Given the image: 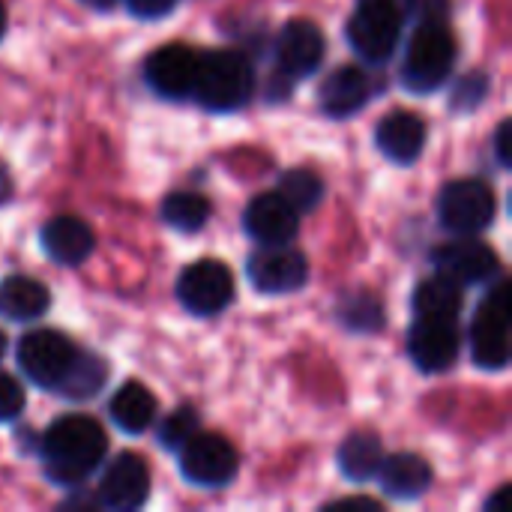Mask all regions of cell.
<instances>
[{
	"mask_svg": "<svg viewBox=\"0 0 512 512\" xmlns=\"http://www.w3.org/2000/svg\"><path fill=\"white\" fill-rule=\"evenodd\" d=\"M105 453V429L87 414L57 417L39 441L45 477L57 486H81L105 462Z\"/></svg>",
	"mask_w": 512,
	"mask_h": 512,
	"instance_id": "obj_1",
	"label": "cell"
},
{
	"mask_svg": "<svg viewBox=\"0 0 512 512\" xmlns=\"http://www.w3.org/2000/svg\"><path fill=\"white\" fill-rule=\"evenodd\" d=\"M255 87L252 63L240 51H207L198 57L192 99L216 114L240 111Z\"/></svg>",
	"mask_w": 512,
	"mask_h": 512,
	"instance_id": "obj_2",
	"label": "cell"
},
{
	"mask_svg": "<svg viewBox=\"0 0 512 512\" xmlns=\"http://www.w3.org/2000/svg\"><path fill=\"white\" fill-rule=\"evenodd\" d=\"M456 36L444 24V18H426L411 33L405 63H402V81L411 93H432L438 90L453 66H456Z\"/></svg>",
	"mask_w": 512,
	"mask_h": 512,
	"instance_id": "obj_3",
	"label": "cell"
},
{
	"mask_svg": "<svg viewBox=\"0 0 512 512\" xmlns=\"http://www.w3.org/2000/svg\"><path fill=\"white\" fill-rule=\"evenodd\" d=\"M408 9L411 0H360L348 21L351 48L369 63L390 60L399 45Z\"/></svg>",
	"mask_w": 512,
	"mask_h": 512,
	"instance_id": "obj_4",
	"label": "cell"
},
{
	"mask_svg": "<svg viewBox=\"0 0 512 512\" xmlns=\"http://www.w3.org/2000/svg\"><path fill=\"white\" fill-rule=\"evenodd\" d=\"M512 291L504 276L495 279L471 324V357L486 372H501L510 363Z\"/></svg>",
	"mask_w": 512,
	"mask_h": 512,
	"instance_id": "obj_5",
	"label": "cell"
},
{
	"mask_svg": "<svg viewBox=\"0 0 512 512\" xmlns=\"http://www.w3.org/2000/svg\"><path fill=\"white\" fill-rule=\"evenodd\" d=\"M438 219L447 231L471 237L495 222V192L489 183L462 177L438 192Z\"/></svg>",
	"mask_w": 512,
	"mask_h": 512,
	"instance_id": "obj_6",
	"label": "cell"
},
{
	"mask_svg": "<svg viewBox=\"0 0 512 512\" xmlns=\"http://www.w3.org/2000/svg\"><path fill=\"white\" fill-rule=\"evenodd\" d=\"M78 354L81 351L57 330H33V333H27V336H21L18 351H15L21 372L36 387L51 390V393L60 390L66 375L72 372Z\"/></svg>",
	"mask_w": 512,
	"mask_h": 512,
	"instance_id": "obj_7",
	"label": "cell"
},
{
	"mask_svg": "<svg viewBox=\"0 0 512 512\" xmlns=\"http://www.w3.org/2000/svg\"><path fill=\"white\" fill-rule=\"evenodd\" d=\"M180 474L198 489H222L237 477L240 456L234 444L216 432H195L180 450Z\"/></svg>",
	"mask_w": 512,
	"mask_h": 512,
	"instance_id": "obj_8",
	"label": "cell"
},
{
	"mask_svg": "<svg viewBox=\"0 0 512 512\" xmlns=\"http://www.w3.org/2000/svg\"><path fill=\"white\" fill-rule=\"evenodd\" d=\"M177 300L195 318H216L234 300V276L222 261H195L177 279Z\"/></svg>",
	"mask_w": 512,
	"mask_h": 512,
	"instance_id": "obj_9",
	"label": "cell"
},
{
	"mask_svg": "<svg viewBox=\"0 0 512 512\" xmlns=\"http://www.w3.org/2000/svg\"><path fill=\"white\" fill-rule=\"evenodd\" d=\"M246 276L255 291L282 297V294H294L306 285L309 261L300 249H291L288 243L264 246L246 261Z\"/></svg>",
	"mask_w": 512,
	"mask_h": 512,
	"instance_id": "obj_10",
	"label": "cell"
},
{
	"mask_svg": "<svg viewBox=\"0 0 512 512\" xmlns=\"http://www.w3.org/2000/svg\"><path fill=\"white\" fill-rule=\"evenodd\" d=\"M150 495V471L141 456L120 453L99 477L96 507L108 512H132L144 507Z\"/></svg>",
	"mask_w": 512,
	"mask_h": 512,
	"instance_id": "obj_11",
	"label": "cell"
},
{
	"mask_svg": "<svg viewBox=\"0 0 512 512\" xmlns=\"http://www.w3.org/2000/svg\"><path fill=\"white\" fill-rule=\"evenodd\" d=\"M324 51H327V42H324V33L318 30V24H312L306 18L288 21L276 36L279 81L291 84V81L309 78L312 72H318Z\"/></svg>",
	"mask_w": 512,
	"mask_h": 512,
	"instance_id": "obj_12",
	"label": "cell"
},
{
	"mask_svg": "<svg viewBox=\"0 0 512 512\" xmlns=\"http://www.w3.org/2000/svg\"><path fill=\"white\" fill-rule=\"evenodd\" d=\"M462 351V333L456 321L417 318L408 330V357L426 375L447 372Z\"/></svg>",
	"mask_w": 512,
	"mask_h": 512,
	"instance_id": "obj_13",
	"label": "cell"
},
{
	"mask_svg": "<svg viewBox=\"0 0 512 512\" xmlns=\"http://www.w3.org/2000/svg\"><path fill=\"white\" fill-rule=\"evenodd\" d=\"M432 261H435L438 276L456 282L459 288L489 282L501 273V261H498L495 249L480 240H471V237H459L453 243L438 246Z\"/></svg>",
	"mask_w": 512,
	"mask_h": 512,
	"instance_id": "obj_14",
	"label": "cell"
},
{
	"mask_svg": "<svg viewBox=\"0 0 512 512\" xmlns=\"http://www.w3.org/2000/svg\"><path fill=\"white\" fill-rule=\"evenodd\" d=\"M195 75H198V54L180 42L156 48L144 63V78H147L150 90L171 102L192 99Z\"/></svg>",
	"mask_w": 512,
	"mask_h": 512,
	"instance_id": "obj_15",
	"label": "cell"
},
{
	"mask_svg": "<svg viewBox=\"0 0 512 512\" xmlns=\"http://www.w3.org/2000/svg\"><path fill=\"white\" fill-rule=\"evenodd\" d=\"M243 228L261 246H282L297 237L300 213L279 192H267V195H258L255 201H249V207L243 213Z\"/></svg>",
	"mask_w": 512,
	"mask_h": 512,
	"instance_id": "obj_16",
	"label": "cell"
},
{
	"mask_svg": "<svg viewBox=\"0 0 512 512\" xmlns=\"http://www.w3.org/2000/svg\"><path fill=\"white\" fill-rule=\"evenodd\" d=\"M375 144L393 165H414L426 147V120L411 111H393L378 123Z\"/></svg>",
	"mask_w": 512,
	"mask_h": 512,
	"instance_id": "obj_17",
	"label": "cell"
},
{
	"mask_svg": "<svg viewBox=\"0 0 512 512\" xmlns=\"http://www.w3.org/2000/svg\"><path fill=\"white\" fill-rule=\"evenodd\" d=\"M39 243L45 249V255L54 261V264H63V267H78L90 258L93 246H96V237L90 231V225L78 216H57V219H48L39 231Z\"/></svg>",
	"mask_w": 512,
	"mask_h": 512,
	"instance_id": "obj_18",
	"label": "cell"
},
{
	"mask_svg": "<svg viewBox=\"0 0 512 512\" xmlns=\"http://www.w3.org/2000/svg\"><path fill=\"white\" fill-rule=\"evenodd\" d=\"M372 96V81L360 66H339L330 72L318 90V105L327 117L345 120L354 117Z\"/></svg>",
	"mask_w": 512,
	"mask_h": 512,
	"instance_id": "obj_19",
	"label": "cell"
},
{
	"mask_svg": "<svg viewBox=\"0 0 512 512\" xmlns=\"http://www.w3.org/2000/svg\"><path fill=\"white\" fill-rule=\"evenodd\" d=\"M378 477H381V489L393 501H402V504L423 498L432 486V468L417 453H396L384 459L378 468Z\"/></svg>",
	"mask_w": 512,
	"mask_h": 512,
	"instance_id": "obj_20",
	"label": "cell"
},
{
	"mask_svg": "<svg viewBox=\"0 0 512 512\" xmlns=\"http://www.w3.org/2000/svg\"><path fill=\"white\" fill-rule=\"evenodd\" d=\"M51 306V294L39 279L30 276H9L0 282V318L12 324L39 321Z\"/></svg>",
	"mask_w": 512,
	"mask_h": 512,
	"instance_id": "obj_21",
	"label": "cell"
},
{
	"mask_svg": "<svg viewBox=\"0 0 512 512\" xmlns=\"http://www.w3.org/2000/svg\"><path fill=\"white\" fill-rule=\"evenodd\" d=\"M108 414L114 420V426L126 435H141L153 426L156 417V399L153 393L138 384V381H126L108 402Z\"/></svg>",
	"mask_w": 512,
	"mask_h": 512,
	"instance_id": "obj_22",
	"label": "cell"
},
{
	"mask_svg": "<svg viewBox=\"0 0 512 512\" xmlns=\"http://www.w3.org/2000/svg\"><path fill=\"white\" fill-rule=\"evenodd\" d=\"M336 462L342 477H348L351 483H369L372 477H378V468L384 462V444L375 432H354L342 441Z\"/></svg>",
	"mask_w": 512,
	"mask_h": 512,
	"instance_id": "obj_23",
	"label": "cell"
},
{
	"mask_svg": "<svg viewBox=\"0 0 512 512\" xmlns=\"http://www.w3.org/2000/svg\"><path fill=\"white\" fill-rule=\"evenodd\" d=\"M414 312L417 318H441L456 321L462 312V288L444 276H432L417 285L414 291Z\"/></svg>",
	"mask_w": 512,
	"mask_h": 512,
	"instance_id": "obj_24",
	"label": "cell"
},
{
	"mask_svg": "<svg viewBox=\"0 0 512 512\" xmlns=\"http://www.w3.org/2000/svg\"><path fill=\"white\" fill-rule=\"evenodd\" d=\"M336 318L345 330L351 333H378L387 321L384 306L375 294L357 291V294H342L336 306Z\"/></svg>",
	"mask_w": 512,
	"mask_h": 512,
	"instance_id": "obj_25",
	"label": "cell"
},
{
	"mask_svg": "<svg viewBox=\"0 0 512 512\" xmlns=\"http://www.w3.org/2000/svg\"><path fill=\"white\" fill-rule=\"evenodd\" d=\"M210 201L198 192H174L162 201V219L168 228L195 234L210 222Z\"/></svg>",
	"mask_w": 512,
	"mask_h": 512,
	"instance_id": "obj_26",
	"label": "cell"
},
{
	"mask_svg": "<svg viewBox=\"0 0 512 512\" xmlns=\"http://www.w3.org/2000/svg\"><path fill=\"white\" fill-rule=\"evenodd\" d=\"M105 381H108V366H105V360H99L96 354H90V351H81L78 354V360H75V366H72V372L66 375V381L60 384V396H66V399H93L102 387H105Z\"/></svg>",
	"mask_w": 512,
	"mask_h": 512,
	"instance_id": "obj_27",
	"label": "cell"
},
{
	"mask_svg": "<svg viewBox=\"0 0 512 512\" xmlns=\"http://www.w3.org/2000/svg\"><path fill=\"white\" fill-rule=\"evenodd\" d=\"M279 195L297 210V213H309L321 204L324 198V183L315 171L309 168H291L282 174L279 180Z\"/></svg>",
	"mask_w": 512,
	"mask_h": 512,
	"instance_id": "obj_28",
	"label": "cell"
},
{
	"mask_svg": "<svg viewBox=\"0 0 512 512\" xmlns=\"http://www.w3.org/2000/svg\"><path fill=\"white\" fill-rule=\"evenodd\" d=\"M195 432H198V411L192 405H180L177 411H171L162 420V426H159V444L168 453H177Z\"/></svg>",
	"mask_w": 512,
	"mask_h": 512,
	"instance_id": "obj_29",
	"label": "cell"
},
{
	"mask_svg": "<svg viewBox=\"0 0 512 512\" xmlns=\"http://www.w3.org/2000/svg\"><path fill=\"white\" fill-rule=\"evenodd\" d=\"M489 75L483 72H468L465 78L456 81L453 93H450V108L456 114H471L483 105V99L489 96Z\"/></svg>",
	"mask_w": 512,
	"mask_h": 512,
	"instance_id": "obj_30",
	"label": "cell"
},
{
	"mask_svg": "<svg viewBox=\"0 0 512 512\" xmlns=\"http://www.w3.org/2000/svg\"><path fill=\"white\" fill-rule=\"evenodd\" d=\"M21 411H24L21 384L12 375L0 372V423H12L15 417H21Z\"/></svg>",
	"mask_w": 512,
	"mask_h": 512,
	"instance_id": "obj_31",
	"label": "cell"
},
{
	"mask_svg": "<svg viewBox=\"0 0 512 512\" xmlns=\"http://www.w3.org/2000/svg\"><path fill=\"white\" fill-rule=\"evenodd\" d=\"M129 12L135 18H144V21H153V18H165L174 12L177 0H126Z\"/></svg>",
	"mask_w": 512,
	"mask_h": 512,
	"instance_id": "obj_32",
	"label": "cell"
},
{
	"mask_svg": "<svg viewBox=\"0 0 512 512\" xmlns=\"http://www.w3.org/2000/svg\"><path fill=\"white\" fill-rule=\"evenodd\" d=\"M510 135H512V126L510 120H504L501 126H498V132H495V156H498V162H501V168H510L512 165V150H510Z\"/></svg>",
	"mask_w": 512,
	"mask_h": 512,
	"instance_id": "obj_33",
	"label": "cell"
},
{
	"mask_svg": "<svg viewBox=\"0 0 512 512\" xmlns=\"http://www.w3.org/2000/svg\"><path fill=\"white\" fill-rule=\"evenodd\" d=\"M351 507H360V510H381L375 501L369 498H342V501H333L330 510H351Z\"/></svg>",
	"mask_w": 512,
	"mask_h": 512,
	"instance_id": "obj_34",
	"label": "cell"
},
{
	"mask_svg": "<svg viewBox=\"0 0 512 512\" xmlns=\"http://www.w3.org/2000/svg\"><path fill=\"white\" fill-rule=\"evenodd\" d=\"M9 198H12V174H9V168L0 162V207H3Z\"/></svg>",
	"mask_w": 512,
	"mask_h": 512,
	"instance_id": "obj_35",
	"label": "cell"
},
{
	"mask_svg": "<svg viewBox=\"0 0 512 512\" xmlns=\"http://www.w3.org/2000/svg\"><path fill=\"white\" fill-rule=\"evenodd\" d=\"M507 495H510V489H507V486H501V489H498V492H495V495H492V498L483 504V510H489V512L501 510V507L507 504Z\"/></svg>",
	"mask_w": 512,
	"mask_h": 512,
	"instance_id": "obj_36",
	"label": "cell"
},
{
	"mask_svg": "<svg viewBox=\"0 0 512 512\" xmlns=\"http://www.w3.org/2000/svg\"><path fill=\"white\" fill-rule=\"evenodd\" d=\"M81 3H87V6H93V9H111L117 0H81Z\"/></svg>",
	"mask_w": 512,
	"mask_h": 512,
	"instance_id": "obj_37",
	"label": "cell"
},
{
	"mask_svg": "<svg viewBox=\"0 0 512 512\" xmlns=\"http://www.w3.org/2000/svg\"><path fill=\"white\" fill-rule=\"evenodd\" d=\"M3 33H6V9L0 3V39H3Z\"/></svg>",
	"mask_w": 512,
	"mask_h": 512,
	"instance_id": "obj_38",
	"label": "cell"
},
{
	"mask_svg": "<svg viewBox=\"0 0 512 512\" xmlns=\"http://www.w3.org/2000/svg\"><path fill=\"white\" fill-rule=\"evenodd\" d=\"M6 345H9V342H6V336L0 333V360H3V354H6Z\"/></svg>",
	"mask_w": 512,
	"mask_h": 512,
	"instance_id": "obj_39",
	"label": "cell"
}]
</instances>
